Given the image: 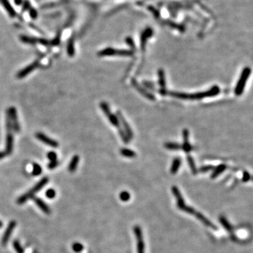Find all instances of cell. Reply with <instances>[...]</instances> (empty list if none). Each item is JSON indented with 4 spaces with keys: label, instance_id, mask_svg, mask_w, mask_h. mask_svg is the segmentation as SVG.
Returning a JSON list of instances; mask_svg holds the SVG:
<instances>
[{
    "label": "cell",
    "instance_id": "obj_1",
    "mask_svg": "<svg viewBox=\"0 0 253 253\" xmlns=\"http://www.w3.org/2000/svg\"><path fill=\"white\" fill-rule=\"evenodd\" d=\"M48 181H49L48 177H43V178L41 179L40 181L37 182V183L30 190H29L27 193H24L23 195H22L19 197V198H18V200H17V203L19 204V205H22V204H24L25 203H26V201L30 200V199H33L35 194L37 193L38 191H40V190L48 183Z\"/></svg>",
    "mask_w": 253,
    "mask_h": 253
},
{
    "label": "cell",
    "instance_id": "obj_2",
    "mask_svg": "<svg viewBox=\"0 0 253 253\" xmlns=\"http://www.w3.org/2000/svg\"><path fill=\"white\" fill-rule=\"evenodd\" d=\"M99 56H132L134 52L131 50L117 49L112 47H107L98 52Z\"/></svg>",
    "mask_w": 253,
    "mask_h": 253
},
{
    "label": "cell",
    "instance_id": "obj_3",
    "mask_svg": "<svg viewBox=\"0 0 253 253\" xmlns=\"http://www.w3.org/2000/svg\"><path fill=\"white\" fill-rule=\"evenodd\" d=\"M250 73H251V69L249 67H245L240 74V76L238 80V83L235 87L234 92L236 96H240L243 93L244 91L245 84H246L247 80L249 78Z\"/></svg>",
    "mask_w": 253,
    "mask_h": 253
},
{
    "label": "cell",
    "instance_id": "obj_4",
    "mask_svg": "<svg viewBox=\"0 0 253 253\" xmlns=\"http://www.w3.org/2000/svg\"><path fill=\"white\" fill-rule=\"evenodd\" d=\"M220 92V89L218 86H213L211 89L207 90L205 91L198 92L195 94H189V99L191 100H200L208 97L215 96Z\"/></svg>",
    "mask_w": 253,
    "mask_h": 253
},
{
    "label": "cell",
    "instance_id": "obj_5",
    "mask_svg": "<svg viewBox=\"0 0 253 253\" xmlns=\"http://www.w3.org/2000/svg\"><path fill=\"white\" fill-rule=\"evenodd\" d=\"M100 108H101V110L103 111L107 118H108V120L111 123V125H113L114 126H116V127L118 128H120V122H119L118 118H117V116L115 115H114V114L111 113L108 104L106 103V102H101L100 103Z\"/></svg>",
    "mask_w": 253,
    "mask_h": 253
},
{
    "label": "cell",
    "instance_id": "obj_6",
    "mask_svg": "<svg viewBox=\"0 0 253 253\" xmlns=\"http://www.w3.org/2000/svg\"><path fill=\"white\" fill-rule=\"evenodd\" d=\"M40 61H39L38 60H35V61H33V63H30V65H27L25 68L21 70L20 71L17 73L16 77H18V79L23 78V77H26L27 75H28L30 73V72H33V70L37 69L39 67V65H40Z\"/></svg>",
    "mask_w": 253,
    "mask_h": 253
},
{
    "label": "cell",
    "instance_id": "obj_7",
    "mask_svg": "<svg viewBox=\"0 0 253 253\" xmlns=\"http://www.w3.org/2000/svg\"><path fill=\"white\" fill-rule=\"evenodd\" d=\"M117 118H118L119 122H120V123H121L122 125H123V126L124 128V132H125V134L127 136L129 139L130 141L131 139H132V138L134 137V133L132 132V128H131V126L129 125L127 122L126 121V120L125 119V117L123 115V114L121 113L120 111H117Z\"/></svg>",
    "mask_w": 253,
    "mask_h": 253
},
{
    "label": "cell",
    "instance_id": "obj_8",
    "mask_svg": "<svg viewBox=\"0 0 253 253\" xmlns=\"http://www.w3.org/2000/svg\"><path fill=\"white\" fill-rule=\"evenodd\" d=\"M7 111H8L9 115H10L13 130L16 132H19L21 130V126L18 123V114H17V111H16V108L15 107L12 106V107H10V108H9Z\"/></svg>",
    "mask_w": 253,
    "mask_h": 253
},
{
    "label": "cell",
    "instance_id": "obj_9",
    "mask_svg": "<svg viewBox=\"0 0 253 253\" xmlns=\"http://www.w3.org/2000/svg\"><path fill=\"white\" fill-rule=\"evenodd\" d=\"M153 35V30L150 28V27H148L145 29L142 33V35H141L140 37V46L141 49H142V52H144L146 50V43L148 39L150 37H151Z\"/></svg>",
    "mask_w": 253,
    "mask_h": 253
},
{
    "label": "cell",
    "instance_id": "obj_10",
    "mask_svg": "<svg viewBox=\"0 0 253 253\" xmlns=\"http://www.w3.org/2000/svg\"><path fill=\"white\" fill-rule=\"evenodd\" d=\"M134 233L137 240V253H144V242H143L142 228L138 226L134 228Z\"/></svg>",
    "mask_w": 253,
    "mask_h": 253
},
{
    "label": "cell",
    "instance_id": "obj_11",
    "mask_svg": "<svg viewBox=\"0 0 253 253\" xmlns=\"http://www.w3.org/2000/svg\"><path fill=\"white\" fill-rule=\"evenodd\" d=\"M35 137H36V138H37L38 140H40V142H42V143H45V144L49 146L50 147L58 148V145H59V144H58V143L56 142V141L49 138V137H47V135L45 134L42 133V132L36 133Z\"/></svg>",
    "mask_w": 253,
    "mask_h": 253
},
{
    "label": "cell",
    "instance_id": "obj_12",
    "mask_svg": "<svg viewBox=\"0 0 253 253\" xmlns=\"http://www.w3.org/2000/svg\"><path fill=\"white\" fill-rule=\"evenodd\" d=\"M16 227V221H11L9 222L8 227H7V228H6L5 232H4L3 236H2V245H6L7 243H8L9 238H10L12 233H13V231L14 230V228H15Z\"/></svg>",
    "mask_w": 253,
    "mask_h": 253
},
{
    "label": "cell",
    "instance_id": "obj_13",
    "mask_svg": "<svg viewBox=\"0 0 253 253\" xmlns=\"http://www.w3.org/2000/svg\"><path fill=\"white\" fill-rule=\"evenodd\" d=\"M132 86L134 87V88L137 89L141 94H142L143 96L146 97V98L151 101L155 100V97L154 95L152 94L151 93H150V92H148L147 90H146L144 88H143V87L138 83L137 81L135 79H132Z\"/></svg>",
    "mask_w": 253,
    "mask_h": 253
},
{
    "label": "cell",
    "instance_id": "obj_14",
    "mask_svg": "<svg viewBox=\"0 0 253 253\" xmlns=\"http://www.w3.org/2000/svg\"><path fill=\"white\" fill-rule=\"evenodd\" d=\"M14 149V136L12 132L7 133L6 137V146L4 152L7 155H11Z\"/></svg>",
    "mask_w": 253,
    "mask_h": 253
},
{
    "label": "cell",
    "instance_id": "obj_15",
    "mask_svg": "<svg viewBox=\"0 0 253 253\" xmlns=\"http://www.w3.org/2000/svg\"><path fill=\"white\" fill-rule=\"evenodd\" d=\"M189 130L187 129H184L183 130V139H184V143L183 144L181 145L182 148L185 152L189 153L192 150V146L190 144V143L189 142Z\"/></svg>",
    "mask_w": 253,
    "mask_h": 253
},
{
    "label": "cell",
    "instance_id": "obj_16",
    "mask_svg": "<svg viewBox=\"0 0 253 253\" xmlns=\"http://www.w3.org/2000/svg\"><path fill=\"white\" fill-rule=\"evenodd\" d=\"M33 199L34 202H35V203L37 205L38 208H40L42 212H44L46 214H47V215L51 213V210H50L49 207L47 205V204H46L45 203V201H44L43 200H42V199L40 198H37V197H34Z\"/></svg>",
    "mask_w": 253,
    "mask_h": 253
},
{
    "label": "cell",
    "instance_id": "obj_17",
    "mask_svg": "<svg viewBox=\"0 0 253 253\" xmlns=\"http://www.w3.org/2000/svg\"><path fill=\"white\" fill-rule=\"evenodd\" d=\"M0 2H1L2 5H3L4 8L6 9L7 13L9 14V15L10 16L11 18H14L16 16V13L15 10L13 7L11 6V4L9 3V0H0Z\"/></svg>",
    "mask_w": 253,
    "mask_h": 253
},
{
    "label": "cell",
    "instance_id": "obj_18",
    "mask_svg": "<svg viewBox=\"0 0 253 253\" xmlns=\"http://www.w3.org/2000/svg\"><path fill=\"white\" fill-rule=\"evenodd\" d=\"M67 53L70 57H73L75 53V39L72 35L68 41L67 44Z\"/></svg>",
    "mask_w": 253,
    "mask_h": 253
},
{
    "label": "cell",
    "instance_id": "obj_19",
    "mask_svg": "<svg viewBox=\"0 0 253 253\" xmlns=\"http://www.w3.org/2000/svg\"><path fill=\"white\" fill-rule=\"evenodd\" d=\"M195 216H196L197 218L199 220H200V221H202V222H203L204 224H205V226H207V227H210V228H213V229H215V230L217 229V228H216V226L215 224H213L210 221H209L208 219H207L205 216H203V215H202L201 213L198 212H197L196 213Z\"/></svg>",
    "mask_w": 253,
    "mask_h": 253
},
{
    "label": "cell",
    "instance_id": "obj_20",
    "mask_svg": "<svg viewBox=\"0 0 253 253\" xmlns=\"http://www.w3.org/2000/svg\"><path fill=\"white\" fill-rule=\"evenodd\" d=\"M80 162V157L78 155H75L72 158L71 160H70V164L68 165V170L70 172H74L77 169V165Z\"/></svg>",
    "mask_w": 253,
    "mask_h": 253
},
{
    "label": "cell",
    "instance_id": "obj_21",
    "mask_svg": "<svg viewBox=\"0 0 253 253\" xmlns=\"http://www.w3.org/2000/svg\"><path fill=\"white\" fill-rule=\"evenodd\" d=\"M226 169H227V166H226L224 164H221L220 165H218L217 167L214 168L212 174L211 175V178L215 179L216 177H217L219 175L222 173L224 171H225Z\"/></svg>",
    "mask_w": 253,
    "mask_h": 253
},
{
    "label": "cell",
    "instance_id": "obj_22",
    "mask_svg": "<svg viewBox=\"0 0 253 253\" xmlns=\"http://www.w3.org/2000/svg\"><path fill=\"white\" fill-rule=\"evenodd\" d=\"M181 160L179 158H174V159L173 160V161H172L171 169H170V172H171L172 174H174L178 172L179 167L180 166H181Z\"/></svg>",
    "mask_w": 253,
    "mask_h": 253
},
{
    "label": "cell",
    "instance_id": "obj_23",
    "mask_svg": "<svg viewBox=\"0 0 253 253\" xmlns=\"http://www.w3.org/2000/svg\"><path fill=\"white\" fill-rule=\"evenodd\" d=\"M158 77H159V84L161 89H166L165 87H166V80H165V71L163 69H159L158 70Z\"/></svg>",
    "mask_w": 253,
    "mask_h": 253
},
{
    "label": "cell",
    "instance_id": "obj_24",
    "mask_svg": "<svg viewBox=\"0 0 253 253\" xmlns=\"http://www.w3.org/2000/svg\"><path fill=\"white\" fill-rule=\"evenodd\" d=\"M20 40L21 42H23L25 44H29V45H35L36 43L38 42V39L30 37V36L26 35H21L20 37Z\"/></svg>",
    "mask_w": 253,
    "mask_h": 253
},
{
    "label": "cell",
    "instance_id": "obj_25",
    "mask_svg": "<svg viewBox=\"0 0 253 253\" xmlns=\"http://www.w3.org/2000/svg\"><path fill=\"white\" fill-rule=\"evenodd\" d=\"M120 153L123 156L126 158H134L137 155L134 151H133L132 150L128 149V148H123V149H121Z\"/></svg>",
    "mask_w": 253,
    "mask_h": 253
},
{
    "label": "cell",
    "instance_id": "obj_26",
    "mask_svg": "<svg viewBox=\"0 0 253 253\" xmlns=\"http://www.w3.org/2000/svg\"><path fill=\"white\" fill-rule=\"evenodd\" d=\"M187 160H188L189 165L190 168H191L192 173H193V174H196L198 171H197L196 164H195V162H194L193 158H192V156H191V155H188V157H187Z\"/></svg>",
    "mask_w": 253,
    "mask_h": 253
},
{
    "label": "cell",
    "instance_id": "obj_27",
    "mask_svg": "<svg viewBox=\"0 0 253 253\" xmlns=\"http://www.w3.org/2000/svg\"><path fill=\"white\" fill-rule=\"evenodd\" d=\"M220 221L221 224H222L223 227H224L228 231V232H232V229H233L232 225L230 224L229 222H228L227 219H226L224 216H220Z\"/></svg>",
    "mask_w": 253,
    "mask_h": 253
},
{
    "label": "cell",
    "instance_id": "obj_28",
    "mask_svg": "<svg viewBox=\"0 0 253 253\" xmlns=\"http://www.w3.org/2000/svg\"><path fill=\"white\" fill-rule=\"evenodd\" d=\"M165 147L167 149H169V150H179L182 148L181 145L179 144V143H173V142L166 143L165 144Z\"/></svg>",
    "mask_w": 253,
    "mask_h": 253
},
{
    "label": "cell",
    "instance_id": "obj_29",
    "mask_svg": "<svg viewBox=\"0 0 253 253\" xmlns=\"http://www.w3.org/2000/svg\"><path fill=\"white\" fill-rule=\"evenodd\" d=\"M166 24L167 25H169V27H171L172 28H174V29H177V30H178L179 31H181V32H183L185 30V28L184 25H181V24H178V23H175L174 22L172 21H167Z\"/></svg>",
    "mask_w": 253,
    "mask_h": 253
},
{
    "label": "cell",
    "instance_id": "obj_30",
    "mask_svg": "<svg viewBox=\"0 0 253 253\" xmlns=\"http://www.w3.org/2000/svg\"><path fill=\"white\" fill-rule=\"evenodd\" d=\"M42 167L37 163H34L33 165V171H32V174L34 176H39L42 174Z\"/></svg>",
    "mask_w": 253,
    "mask_h": 253
},
{
    "label": "cell",
    "instance_id": "obj_31",
    "mask_svg": "<svg viewBox=\"0 0 253 253\" xmlns=\"http://www.w3.org/2000/svg\"><path fill=\"white\" fill-rule=\"evenodd\" d=\"M125 42L127 44V45L131 48V51L134 52L136 49L135 43L134 42L133 39L131 37H126L125 39Z\"/></svg>",
    "mask_w": 253,
    "mask_h": 253
},
{
    "label": "cell",
    "instance_id": "obj_32",
    "mask_svg": "<svg viewBox=\"0 0 253 253\" xmlns=\"http://www.w3.org/2000/svg\"><path fill=\"white\" fill-rule=\"evenodd\" d=\"M13 245H14V249H15L17 253H23L24 252L23 247H22L18 240H14L13 243Z\"/></svg>",
    "mask_w": 253,
    "mask_h": 253
},
{
    "label": "cell",
    "instance_id": "obj_33",
    "mask_svg": "<svg viewBox=\"0 0 253 253\" xmlns=\"http://www.w3.org/2000/svg\"><path fill=\"white\" fill-rule=\"evenodd\" d=\"M119 134H120V136L122 138V140H123V142L125 143H128L129 142H130V139H129V138L126 134H125V132H124L123 130H122L121 128H119Z\"/></svg>",
    "mask_w": 253,
    "mask_h": 253
},
{
    "label": "cell",
    "instance_id": "obj_34",
    "mask_svg": "<svg viewBox=\"0 0 253 253\" xmlns=\"http://www.w3.org/2000/svg\"><path fill=\"white\" fill-rule=\"evenodd\" d=\"M120 198L123 202L128 201L130 199V194L127 191H123L120 194Z\"/></svg>",
    "mask_w": 253,
    "mask_h": 253
},
{
    "label": "cell",
    "instance_id": "obj_35",
    "mask_svg": "<svg viewBox=\"0 0 253 253\" xmlns=\"http://www.w3.org/2000/svg\"><path fill=\"white\" fill-rule=\"evenodd\" d=\"M56 193L55 190L53 189H47V191H46V193H45L46 196H47V198H49V199L54 198L55 196H56Z\"/></svg>",
    "mask_w": 253,
    "mask_h": 253
},
{
    "label": "cell",
    "instance_id": "obj_36",
    "mask_svg": "<svg viewBox=\"0 0 253 253\" xmlns=\"http://www.w3.org/2000/svg\"><path fill=\"white\" fill-rule=\"evenodd\" d=\"M72 250H73L75 252H80L82 250L84 249L83 245H82L81 243H74V244L72 245Z\"/></svg>",
    "mask_w": 253,
    "mask_h": 253
},
{
    "label": "cell",
    "instance_id": "obj_37",
    "mask_svg": "<svg viewBox=\"0 0 253 253\" xmlns=\"http://www.w3.org/2000/svg\"><path fill=\"white\" fill-rule=\"evenodd\" d=\"M148 10H149L150 12H151L152 13V14L153 16H154V17L156 19H158L160 18V12L158 11L155 8L154 6H149L148 7Z\"/></svg>",
    "mask_w": 253,
    "mask_h": 253
},
{
    "label": "cell",
    "instance_id": "obj_38",
    "mask_svg": "<svg viewBox=\"0 0 253 253\" xmlns=\"http://www.w3.org/2000/svg\"><path fill=\"white\" fill-rule=\"evenodd\" d=\"M57 154L54 151H50L47 153V158L50 160V162L57 160Z\"/></svg>",
    "mask_w": 253,
    "mask_h": 253
},
{
    "label": "cell",
    "instance_id": "obj_39",
    "mask_svg": "<svg viewBox=\"0 0 253 253\" xmlns=\"http://www.w3.org/2000/svg\"><path fill=\"white\" fill-rule=\"evenodd\" d=\"M60 42V33H57L56 36V37H54V39L51 42V45H53V46H57L59 45V43Z\"/></svg>",
    "mask_w": 253,
    "mask_h": 253
},
{
    "label": "cell",
    "instance_id": "obj_40",
    "mask_svg": "<svg viewBox=\"0 0 253 253\" xmlns=\"http://www.w3.org/2000/svg\"><path fill=\"white\" fill-rule=\"evenodd\" d=\"M28 11H29V14H30V17H31V18H33V19H34V20H35V19H36V18H37V16H38L37 11H36L35 9L30 8V9L28 10Z\"/></svg>",
    "mask_w": 253,
    "mask_h": 253
},
{
    "label": "cell",
    "instance_id": "obj_41",
    "mask_svg": "<svg viewBox=\"0 0 253 253\" xmlns=\"http://www.w3.org/2000/svg\"><path fill=\"white\" fill-rule=\"evenodd\" d=\"M23 9H22V11H28L31 8V5H30V2L28 1V0H25V1L23 2Z\"/></svg>",
    "mask_w": 253,
    "mask_h": 253
},
{
    "label": "cell",
    "instance_id": "obj_42",
    "mask_svg": "<svg viewBox=\"0 0 253 253\" xmlns=\"http://www.w3.org/2000/svg\"><path fill=\"white\" fill-rule=\"evenodd\" d=\"M215 167H213L212 165H206V166L202 167L201 168L199 169V171L200 172H207L208 171H210V170H213Z\"/></svg>",
    "mask_w": 253,
    "mask_h": 253
},
{
    "label": "cell",
    "instance_id": "obj_43",
    "mask_svg": "<svg viewBox=\"0 0 253 253\" xmlns=\"http://www.w3.org/2000/svg\"><path fill=\"white\" fill-rule=\"evenodd\" d=\"M58 164H59V162L58 161V160H56V161H52V162H50L48 164L47 167H48V169H55L56 167Z\"/></svg>",
    "mask_w": 253,
    "mask_h": 253
},
{
    "label": "cell",
    "instance_id": "obj_44",
    "mask_svg": "<svg viewBox=\"0 0 253 253\" xmlns=\"http://www.w3.org/2000/svg\"><path fill=\"white\" fill-rule=\"evenodd\" d=\"M38 42L40 43L41 45H42L43 46H46V47H48V46L51 45V42H49V41L46 40V39H43V38L38 39Z\"/></svg>",
    "mask_w": 253,
    "mask_h": 253
},
{
    "label": "cell",
    "instance_id": "obj_45",
    "mask_svg": "<svg viewBox=\"0 0 253 253\" xmlns=\"http://www.w3.org/2000/svg\"><path fill=\"white\" fill-rule=\"evenodd\" d=\"M250 179V174L247 172H244V174H243V181L244 182H246V181H249Z\"/></svg>",
    "mask_w": 253,
    "mask_h": 253
},
{
    "label": "cell",
    "instance_id": "obj_46",
    "mask_svg": "<svg viewBox=\"0 0 253 253\" xmlns=\"http://www.w3.org/2000/svg\"><path fill=\"white\" fill-rule=\"evenodd\" d=\"M143 85H144L145 87H148V88H150V89H152V88H153V85L150 83V82H146V81H143Z\"/></svg>",
    "mask_w": 253,
    "mask_h": 253
},
{
    "label": "cell",
    "instance_id": "obj_47",
    "mask_svg": "<svg viewBox=\"0 0 253 253\" xmlns=\"http://www.w3.org/2000/svg\"><path fill=\"white\" fill-rule=\"evenodd\" d=\"M7 156V155L6 154V153L4 151H0V160L4 159V158Z\"/></svg>",
    "mask_w": 253,
    "mask_h": 253
},
{
    "label": "cell",
    "instance_id": "obj_48",
    "mask_svg": "<svg viewBox=\"0 0 253 253\" xmlns=\"http://www.w3.org/2000/svg\"><path fill=\"white\" fill-rule=\"evenodd\" d=\"M14 3H15L17 6H20L23 4V0H14Z\"/></svg>",
    "mask_w": 253,
    "mask_h": 253
},
{
    "label": "cell",
    "instance_id": "obj_49",
    "mask_svg": "<svg viewBox=\"0 0 253 253\" xmlns=\"http://www.w3.org/2000/svg\"><path fill=\"white\" fill-rule=\"evenodd\" d=\"M2 226H3V224H2V221H0V228H2Z\"/></svg>",
    "mask_w": 253,
    "mask_h": 253
}]
</instances>
